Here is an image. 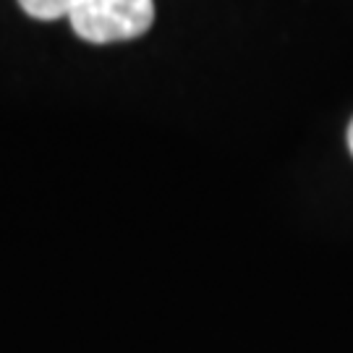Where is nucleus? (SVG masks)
Here are the masks:
<instances>
[{
	"label": "nucleus",
	"instance_id": "obj_1",
	"mask_svg": "<svg viewBox=\"0 0 353 353\" xmlns=\"http://www.w3.org/2000/svg\"><path fill=\"white\" fill-rule=\"evenodd\" d=\"M68 21L92 45L126 42L150 32L154 24V0H76Z\"/></svg>",
	"mask_w": 353,
	"mask_h": 353
},
{
	"label": "nucleus",
	"instance_id": "obj_3",
	"mask_svg": "<svg viewBox=\"0 0 353 353\" xmlns=\"http://www.w3.org/2000/svg\"><path fill=\"white\" fill-rule=\"evenodd\" d=\"M348 150H351V154H353V121H351V126H348Z\"/></svg>",
	"mask_w": 353,
	"mask_h": 353
},
{
	"label": "nucleus",
	"instance_id": "obj_2",
	"mask_svg": "<svg viewBox=\"0 0 353 353\" xmlns=\"http://www.w3.org/2000/svg\"><path fill=\"white\" fill-rule=\"evenodd\" d=\"M74 3L76 0H19V6L32 19H39V21H52V19L68 16Z\"/></svg>",
	"mask_w": 353,
	"mask_h": 353
}]
</instances>
